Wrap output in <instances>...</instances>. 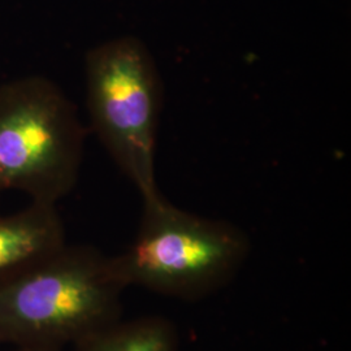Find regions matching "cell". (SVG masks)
<instances>
[{
    "label": "cell",
    "mask_w": 351,
    "mask_h": 351,
    "mask_svg": "<svg viewBox=\"0 0 351 351\" xmlns=\"http://www.w3.org/2000/svg\"><path fill=\"white\" fill-rule=\"evenodd\" d=\"M124 289L110 258L65 245L0 285V345H77L117 322Z\"/></svg>",
    "instance_id": "obj_1"
},
{
    "label": "cell",
    "mask_w": 351,
    "mask_h": 351,
    "mask_svg": "<svg viewBox=\"0 0 351 351\" xmlns=\"http://www.w3.org/2000/svg\"><path fill=\"white\" fill-rule=\"evenodd\" d=\"M86 104L93 130L143 203L162 197L155 176L163 108L162 78L138 38L111 39L85 58Z\"/></svg>",
    "instance_id": "obj_2"
},
{
    "label": "cell",
    "mask_w": 351,
    "mask_h": 351,
    "mask_svg": "<svg viewBox=\"0 0 351 351\" xmlns=\"http://www.w3.org/2000/svg\"><path fill=\"white\" fill-rule=\"evenodd\" d=\"M85 129L75 104L46 77L0 85V191L53 204L77 184Z\"/></svg>",
    "instance_id": "obj_3"
},
{
    "label": "cell",
    "mask_w": 351,
    "mask_h": 351,
    "mask_svg": "<svg viewBox=\"0 0 351 351\" xmlns=\"http://www.w3.org/2000/svg\"><path fill=\"white\" fill-rule=\"evenodd\" d=\"M249 239L226 221L180 210L159 197L143 203L137 237L110 258L124 287L195 297L232 276L249 252Z\"/></svg>",
    "instance_id": "obj_4"
},
{
    "label": "cell",
    "mask_w": 351,
    "mask_h": 351,
    "mask_svg": "<svg viewBox=\"0 0 351 351\" xmlns=\"http://www.w3.org/2000/svg\"><path fill=\"white\" fill-rule=\"evenodd\" d=\"M66 245L63 220L53 204L32 202L0 215V285Z\"/></svg>",
    "instance_id": "obj_5"
},
{
    "label": "cell",
    "mask_w": 351,
    "mask_h": 351,
    "mask_svg": "<svg viewBox=\"0 0 351 351\" xmlns=\"http://www.w3.org/2000/svg\"><path fill=\"white\" fill-rule=\"evenodd\" d=\"M75 351H176L169 324L158 319L107 326L75 345Z\"/></svg>",
    "instance_id": "obj_6"
},
{
    "label": "cell",
    "mask_w": 351,
    "mask_h": 351,
    "mask_svg": "<svg viewBox=\"0 0 351 351\" xmlns=\"http://www.w3.org/2000/svg\"><path fill=\"white\" fill-rule=\"evenodd\" d=\"M12 351H62V349L49 346H16Z\"/></svg>",
    "instance_id": "obj_7"
}]
</instances>
